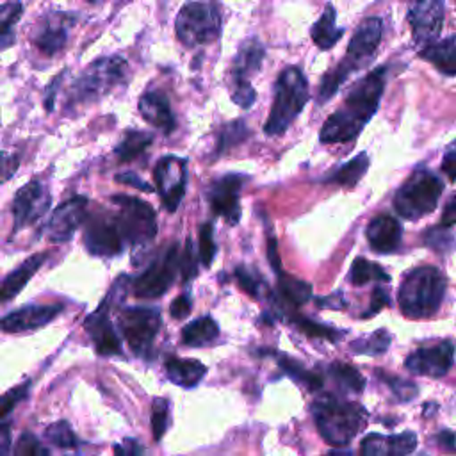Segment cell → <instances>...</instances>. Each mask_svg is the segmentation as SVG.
Returning <instances> with one entry per match:
<instances>
[{
	"instance_id": "obj_1",
	"label": "cell",
	"mask_w": 456,
	"mask_h": 456,
	"mask_svg": "<svg viewBox=\"0 0 456 456\" xmlns=\"http://www.w3.org/2000/svg\"><path fill=\"white\" fill-rule=\"evenodd\" d=\"M385 80L387 68L383 66L372 69L362 80H358L347 93L340 109H337L322 123L319 132L321 142L337 144L349 142L358 137L367 121H370V118L378 110L385 89Z\"/></svg>"
},
{
	"instance_id": "obj_2",
	"label": "cell",
	"mask_w": 456,
	"mask_h": 456,
	"mask_svg": "<svg viewBox=\"0 0 456 456\" xmlns=\"http://www.w3.org/2000/svg\"><path fill=\"white\" fill-rule=\"evenodd\" d=\"M381 30L383 23L379 18H365L358 28L354 30L344 59L328 73H324L319 93H317V102L324 103L331 100L340 86L358 69H362L365 64H369L378 50V45L381 41Z\"/></svg>"
},
{
	"instance_id": "obj_3",
	"label": "cell",
	"mask_w": 456,
	"mask_h": 456,
	"mask_svg": "<svg viewBox=\"0 0 456 456\" xmlns=\"http://www.w3.org/2000/svg\"><path fill=\"white\" fill-rule=\"evenodd\" d=\"M319 435L331 445L349 444L367 424V411L362 404L324 394L312 404Z\"/></svg>"
},
{
	"instance_id": "obj_4",
	"label": "cell",
	"mask_w": 456,
	"mask_h": 456,
	"mask_svg": "<svg viewBox=\"0 0 456 456\" xmlns=\"http://www.w3.org/2000/svg\"><path fill=\"white\" fill-rule=\"evenodd\" d=\"M445 294V278L433 265L410 271L397 292L401 312L411 319H426L438 312Z\"/></svg>"
},
{
	"instance_id": "obj_5",
	"label": "cell",
	"mask_w": 456,
	"mask_h": 456,
	"mask_svg": "<svg viewBox=\"0 0 456 456\" xmlns=\"http://www.w3.org/2000/svg\"><path fill=\"white\" fill-rule=\"evenodd\" d=\"M308 100V82L303 69L297 66L285 68L274 82V98L264 132L267 135H280L287 132Z\"/></svg>"
},
{
	"instance_id": "obj_6",
	"label": "cell",
	"mask_w": 456,
	"mask_h": 456,
	"mask_svg": "<svg viewBox=\"0 0 456 456\" xmlns=\"http://www.w3.org/2000/svg\"><path fill=\"white\" fill-rule=\"evenodd\" d=\"M126 77V61L119 55H105L93 61L73 82L69 103L89 105L112 93Z\"/></svg>"
},
{
	"instance_id": "obj_7",
	"label": "cell",
	"mask_w": 456,
	"mask_h": 456,
	"mask_svg": "<svg viewBox=\"0 0 456 456\" xmlns=\"http://www.w3.org/2000/svg\"><path fill=\"white\" fill-rule=\"evenodd\" d=\"M221 27V11L214 0L183 4L175 21L176 37L189 48L210 45L219 37Z\"/></svg>"
},
{
	"instance_id": "obj_8",
	"label": "cell",
	"mask_w": 456,
	"mask_h": 456,
	"mask_svg": "<svg viewBox=\"0 0 456 456\" xmlns=\"http://www.w3.org/2000/svg\"><path fill=\"white\" fill-rule=\"evenodd\" d=\"M110 201L118 207L114 217L128 246H146L155 239L159 224L157 214L150 203L126 194L112 196Z\"/></svg>"
},
{
	"instance_id": "obj_9",
	"label": "cell",
	"mask_w": 456,
	"mask_h": 456,
	"mask_svg": "<svg viewBox=\"0 0 456 456\" xmlns=\"http://www.w3.org/2000/svg\"><path fill=\"white\" fill-rule=\"evenodd\" d=\"M442 182L426 169H417L395 192L394 208L404 219H419L433 212L442 194Z\"/></svg>"
},
{
	"instance_id": "obj_10",
	"label": "cell",
	"mask_w": 456,
	"mask_h": 456,
	"mask_svg": "<svg viewBox=\"0 0 456 456\" xmlns=\"http://www.w3.org/2000/svg\"><path fill=\"white\" fill-rule=\"evenodd\" d=\"M178 248L180 246L176 242L167 246L139 276L132 280L134 296L142 299H155L167 292L182 264Z\"/></svg>"
},
{
	"instance_id": "obj_11",
	"label": "cell",
	"mask_w": 456,
	"mask_h": 456,
	"mask_svg": "<svg viewBox=\"0 0 456 456\" xmlns=\"http://www.w3.org/2000/svg\"><path fill=\"white\" fill-rule=\"evenodd\" d=\"M118 328L132 351L137 354H146L151 347V342L160 328V312L159 308L148 306H128L123 308L118 315Z\"/></svg>"
},
{
	"instance_id": "obj_12",
	"label": "cell",
	"mask_w": 456,
	"mask_h": 456,
	"mask_svg": "<svg viewBox=\"0 0 456 456\" xmlns=\"http://www.w3.org/2000/svg\"><path fill=\"white\" fill-rule=\"evenodd\" d=\"M84 246L94 256H116L126 242L116 223L114 212H94L86 221Z\"/></svg>"
},
{
	"instance_id": "obj_13",
	"label": "cell",
	"mask_w": 456,
	"mask_h": 456,
	"mask_svg": "<svg viewBox=\"0 0 456 456\" xmlns=\"http://www.w3.org/2000/svg\"><path fill=\"white\" fill-rule=\"evenodd\" d=\"M157 192L167 212H175L187 187V159L178 155H164L157 160L153 169Z\"/></svg>"
},
{
	"instance_id": "obj_14",
	"label": "cell",
	"mask_w": 456,
	"mask_h": 456,
	"mask_svg": "<svg viewBox=\"0 0 456 456\" xmlns=\"http://www.w3.org/2000/svg\"><path fill=\"white\" fill-rule=\"evenodd\" d=\"M246 175L240 173H228L210 182L207 191L208 207L214 216L226 219V223L235 224L240 217V189L246 182Z\"/></svg>"
},
{
	"instance_id": "obj_15",
	"label": "cell",
	"mask_w": 456,
	"mask_h": 456,
	"mask_svg": "<svg viewBox=\"0 0 456 456\" xmlns=\"http://www.w3.org/2000/svg\"><path fill=\"white\" fill-rule=\"evenodd\" d=\"M52 196L41 180H32L18 189L12 200V232L39 221L50 208Z\"/></svg>"
},
{
	"instance_id": "obj_16",
	"label": "cell",
	"mask_w": 456,
	"mask_h": 456,
	"mask_svg": "<svg viewBox=\"0 0 456 456\" xmlns=\"http://www.w3.org/2000/svg\"><path fill=\"white\" fill-rule=\"evenodd\" d=\"M75 23V14L50 11L34 27L30 41L45 55H53L68 43V34Z\"/></svg>"
},
{
	"instance_id": "obj_17",
	"label": "cell",
	"mask_w": 456,
	"mask_h": 456,
	"mask_svg": "<svg viewBox=\"0 0 456 456\" xmlns=\"http://www.w3.org/2000/svg\"><path fill=\"white\" fill-rule=\"evenodd\" d=\"M87 198L73 196L61 203L43 226V233L52 242H66L73 237L77 228L86 223L87 217Z\"/></svg>"
},
{
	"instance_id": "obj_18",
	"label": "cell",
	"mask_w": 456,
	"mask_h": 456,
	"mask_svg": "<svg viewBox=\"0 0 456 456\" xmlns=\"http://www.w3.org/2000/svg\"><path fill=\"white\" fill-rule=\"evenodd\" d=\"M413 39L424 50L433 45L442 30L444 0H413L408 11Z\"/></svg>"
},
{
	"instance_id": "obj_19",
	"label": "cell",
	"mask_w": 456,
	"mask_h": 456,
	"mask_svg": "<svg viewBox=\"0 0 456 456\" xmlns=\"http://www.w3.org/2000/svg\"><path fill=\"white\" fill-rule=\"evenodd\" d=\"M452 358H454L452 342L442 340L435 346L419 347L417 351H413L406 358L404 365L413 374L429 376V378H442L451 369Z\"/></svg>"
},
{
	"instance_id": "obj_20",
	"label": "cell",
	"mask_w": 456,
	"mask_h": 456,
	"mask_svg": "<svg viewBox=\"0 0 456 456\" xmlns=\"http://www.w3.org/2000/svg\"><path fill=\"white\" fill-rule=\"evenodd\" d=\"M84 326L94 342V347L100 354L110 356L121 353V342L114 326L109 319V299L105 297L103 303L84 321Z\"/></svg>"
},
{
	"instance_id": "obj_21",
	"label": "cell",
	"mask_w": 456,
	"mask_h": 456,
	"mask_svg": "<svg viewBox=\"0 0 456 456\" xmlns=\"http://www.w3.org/2000/svg\"><path fill=\"white\" fill-rule=\"evenodd\" d=\"M61 310L62 305H27L7 314L2 319V330L7 333L37 330L55 319Z\"/></svg>"
},
{
	"instance_id": "obj_22",
	"label": "cell",
	"mask_w": 456,
	"mask_h": 456,
	"mask_svg": "<svg viewBox=\"0 0 456 456\" xmlns=\"http://www.w3.org/2000/svg\"><path fill=\"white\" fill-rule=\"evenodd\" d=\"M417 447V436L411 431L385 436L370 433L362 440V456H406Z\"/></svg>"
},
{
	"instance_id": "obj_23",
	"label": "cell",
	"mask_w": 456,
	"mask_h": 456,
	"mask_svg": "<svg viewBox=\"0 0 456 456\" xmlns=\"http://www.w3.org/2000/svg\"><path fill=\"white\" fill-rule=\"evenodd\" d=\"M139 112L141 116L153 125L155 128H159L162 134L169 135L175 126H176V119L171 109V103L167 100V96L162 91H148L139 98Z\"/></svg>"
},
{
	"instance_id": "obj_24",
	"label": "cell",
	"mask_w": 456,
	"mask_h": 456,
	"mask_svg": "<svg viewBox=\"0 0 456 456\" xmlns=\"http://www.w3.org/2000/svg\"><path fill=\"white\" fill-rule=\"evenodd\" d=\"M265 57V48L258 37H248L239 45V50L230 66L228 82H249V77L256 73Z\"/></svg>"
},
{
	"instance_id": "obj_25",
	"label": "cell",
	"mask_w": 456,
	"mask_h": 456,
	"mask_svg": "<svg viewBox=\"0 0 456 456\" xmlns=\"http://www.w3.org/2000/svg\"><path fill=\"white\" fill-rule=\"evenodd\" d=\"M365 235H367L369 246L374 251L390 253V251L397 249V246L401 242L403 228L395 217H392L388 214H381V216H376L374 219H370V223L367 224V230H365Z\"/></svg>"
},
{
	"instance_id": "obj_26",
	"label": "cell",
	"mask_w": 456,
	"mask_h": 456,
	"mask_svg": "<svg viewBox=\"0 0 456 456\" xmlns=\"http://www.w3.org/2000/svg\"><path fill=\"white\" fill-rule=\"evenodd\" d=\"M46 258H48L46 253H36L28 256L25 262H21L14 271H11L2 283V290H0L2 301L7 303L16 294H20V290L27 285V281L36 274V271L45 264Z\"/></svg>"
},
{
	"instance_id": "obj_27",
	"label": "cell",
	"mask_w": 456,
	"mask_h": 456,
	"mask_svg": "<svg viewBox=\"0 0 456 456\" xmlns=\"http://www.w3.org/2000/svg\"><path fill=\"white\" fill-rule=\"evenodd\" d=\"M344 27L337 25V12L331 4H326L321 18L314 23L310 36L312 41L317 48L321 50H330L331 46L337 45V41L342 37Z\"/></svg>"
},
{
	"instance_id": "obj_28",
	"label": "cell",
	"mask_w": 456,
	"mask_h": 456,
	"mask_svg": "<svg viewBox=\"0 0 456 456\" xmlns=\"http://www.w3.org/2000/svg\"><path fill=\"white\" fill-rule=\"evenodd\" d=\"M420 57L429 61L444 75L454 77L456 75V34L426 46L424 50H420Z\"/></svg>"
},
{
	"instance_id": "obj_29",
	"label": "cell",
	"mask_w": 456,
	"mask_h": 456,
	"mask_svg": "<svg viewBox=\"0 0 456 456\" xmlns=\"http://www.w3.org/2000/svg\"><path fill=\"white\" fill-rule=\"evenodd\" d=\"M166 372L175 385L191 388L201 381V378L207 372V367L200 360H182L171 356L166 360Z\"/></svg>"
},
{
	"instance_id": "obj_30",
	"label": "cell",
	"mask_w": 456,
	"mask_h": 456,
	"mask_svg": "<svg viewBox=\"0 0 456 456\" xmlns=\"http://www.w3.org/2000/svg\"><path fill=\"white\" fill-rule=\"evenodd\" d=\"M276 274H278V285H276L278 297L285 305L301 306L312 297V287L306 281L294 278L283 271H278Z\"/></svg>"
},
{
	"instance_id": "obj_31",
	"label": "cell",
	"mask_w": 456,
	"mask_h": 456,
	"mask_svg": "<svg viewBox=\"0 0 456 456\" xmlns=\"http://www.w3.org/2000/svg\"><path fill=\"white\" fill-rule=\"evenodd\" d=\"M369 167V157L367 153H358L356 157H353L349 162L342 164L340 167H337L335 171H331L330 175H326L322 178V182L328 183H337L342 187H353L360 182V178L365 175Z\"/></svg>"
},
{
	"instance_id": "obj_32",
	"label": "cell",
	"mask_w": 456,
	"mask_h": 456,
	"mask_svg": "<svg viewBox=\"0 0 456 456\" xmlns=\"http://www.w3.org/2000/svg\"><path fill=\"white\" fill-rule=\"evenodd\" d=\"M219 335V326L217 322L205 315V317H200L192 322H189L183 330H182V342L185 346H191V347H198V346H207L210 342H214Z\"/></svg>"
},
{
	"instance_id": "obj_33",
	"label": "cell",
	"mask_w": 456,
	"mask_h": 456,
	"mask_svg": "<svg viewBox=\"0 0 456 456\" xmlns=\"http://www.w3.org/2000/svg\"><path fill=\"white\" fill-rule=\"evenodd\" d=\"M153 141V134L142 130H128L125 132L121 142L114 148L119 162H130L137 155H141Z\"/></svg>"
},
{
	"instance_id": "obj_34",
	"label": "cell",
	"mask_w": 456,
	"mask_h": 456,
	"mask_svg": "<svg viewBox=\"0 0 456 456\" xmlns=\"http://www.w3.org/2000/svg\"><path fill=\"white\" fill-rule=\"evenodd\" d=\"M23 12V4L20 0H5L0 9V48L7 50L14 43V25Z\"/></svg>"
},
{
	"instance_id": "obj_35",
	"label": "cell",
	"mask_w": 456,
	"mask_h": 456,
	"mask_svg": "<svg viewBox=\"0 0 456 456\" xmlns=\"http://www.w3.org/2000/svg\"><path fill=\"white\" fill-rule=\"evenodd\" d=\"M331 379L346 392H351V394H360L365 387V379L363 376L358 372V369L347 365V363H342V362H335L330 365L328 369Z\"/></svg>"
},
{
	"instance_id": "obj_36",
	"label": "cell",
	"mask_w": 456,
	"mask_h": 456,
	"mask_svg": "<svg viewBox=\"0 0 456 456\" xmlns=\"http://www.w3.org/2000/svg\"><path fill=\"white\" fill-rule=\"evenodd\" d=\"M390 276L385 273V269L363 256L354 258L351 271H349V281L353 285H365L369 281H388Z\"/></svg>"
},
{
	"instance_id": "obj_37",
	"label": "cell",
	"mask_w": 456,
	"mask_h": 456,
	"mask_svg": "<svg viewBox=\"0 0 456 456\" xmlns=\"http://www.w3.org/2000/svg\"><path fill=\"white\" fill-rule=\"evenodd\" d=\"M278 363H280V367L283 369L285 374H289L292 379H296V381L306 385L310 390H317V388L322 387V378H321L319 374L306 370L299 362L292 360L290 356L280 354Z\"/></svg>"
},
{
	"instance_id": "obj_38",
	"label": "cell",
	"mask_w": 456,
	"mask_h": 456,
	"mask_svg": "<svg viewBox=\"0 0 456 456\" xmlns=\"http://www.w3.org/2000/svg\"><path fill=\"white\" fill-rule=\"evenodd\" d=\"M390 340H392V337H390V333L387 330H378V331H374L370 335L356 338L351 344V349L354 353H360V354L374 356V354L385 353L388 349V346H390Z\"/></svg>"
},
{
	"instance_id": "obj_39",
	"label": "cell",
	"mask_w": 456,
	"mask_h": 456,
	"mask_svg": "<svg viewBox=\"0 0 456 456\" xmlns=\"http://www.w3.org/2000/svg\"><path fill=\"white\" fill-rule=\"evenodd\" d=\"M249 135V128L246 126V123L242 119H235V121H230L226 123L219 135H217V146H216V153L221 155L223 151L237 146L239 142H242L246 137Z\"/></svg>"
},
{
	"instance_id": "obj_40",
	"label": "cell",
	"mask_w": 456,
	"mask_h": 456,
	"mask_svg": "<svg viewBox=\"0 0 456 456\" xmlns=\"http://www.w3.org/2000/svg\"><path fill=\"white\" fill-rule=\"evenodd\" d=\"M235 280L239 287L255 299H260L265 292V281L262 280V276L246 265L235 267Z\"/></svg>"
},
{
	"instance_id": "obj_41",
	"label": "cell",
	"mask_w": 456,
	"mask_h": 456,
	"mask_svg": "<svg viewBox=\"0 0 456 456\" xmlns=\"http://www.w3.org/2000/svg\"><path fill=\"white\" fill-rule=\"evenodd\" d=\"M292 324L303 331L305 335L308 337H314V338H326L330 342H337L340 337H344V331H338L331 326H326V324H319L315 321H310V319H305V317H292L290 319Z\"/></svg>"
},
{
	"instance_id": "obj_42",
	"label": "cell",
	"mask_w": 456,
	"mask_h": 456,
	"mask_svg": "<svg viewBox=\"0 0 456 456\" xmlns=\"http://www.w3.org/2000/svg\"><path fill=\"white\" fill-rule=\"evenodd\" d=\"M45 436L57 447L61 449H75L78 445V440L71 429V426L66 420L53 422L46 428Z\"/></svg>"
},
{
	"instance_id": "obj_43",
	"label": "cell",
	"mask_w": 456,
	"mask_h": 456,
	"mask_svg": "<svg viewBox=\"0 0 456 456\" xmlns=\"http://www.w3.org/2000/svg\"><path fill=\"white\" fill-rule=\"evenodd\" d=\"M9 456H50L48 449L39 442V438L28 431L21 433Z\"/></svg>"
},
{
	"instance_id": "obj_44",
	"label": "cell",
	"mask_w": 456,
	"mask_h": 456,
	"mask_svg": "<svg viewBox=\"0 0 456 456\" xmlns=\"http://www.w3.org/2000/svg\"><path fill=\"white\" fill-rule=\"evenodd\" d=\"M169 424V401L166 397H157L151 406V431L153 438L159 442Z\"/></svg>"
},
{
	"instance_id": "obj_45",
	"label": "cell",
	"mask_w": 456,
	"mask_h": 456,
	"mask_svg": "<svg viewBox=\"0 0 456 456\" xmlns=\"http://www.w3.org/2000/svg\"><path fill=\"white\" fill-rule=\"evenodd\" d=\"M200 260L205 267H210L214 256H216V242H214V226L212 223H203L200 226Z\"/></svg>"
},
{
	"instance_id": "obj_46",
	"label": "cell",
	"mask_w": 456,
	"mask_h": 456,
	"mask_svg": "<svg viewBox=\"0 0 456 456\" xmlns=\"http://www.w3.org/2000/svg\"><path fill=\"white\" fill-rule=\"evenodd\" d=\"M378 376L390 387V390H392V392L395 394V397L401 399V401H411V399L419 394L415 383H411V381H406V379L397 378V376L383 374L381 370H378Z\"/></svg>"
},
{
	"instance_id": "obj_47",
	"label": "cell",
	"mask_w": 456,
	"mask_h": 456,
	"mask_svg": "<svg viewBox=\"0 0 456 456\" xmlns=\"http://www.w3.org/2000/svg\"><path fill=\"white\" fill-rule=\"evenodd\" d=\"M230 84V96L232 102L242 109H249L256 100V91L253 89L251 82H228Z\"/></svg>"
},
{
	"instance_id": "obj_48",
	"label": "cell",
	"mask_w": 456,
	"mask_h": 456,
	"mask_svg": "<svg viewBox=\"0 0 456 456\" xmlns=\"http://www.w3.org/2000/svg\"><path fill=\"white\" fill-rule=\"evenodd\" d=\"M28 381L27 383H23L21 387H16V388H12V390H9L7 394H4V397H2V404H0V415L2 417H5L21 399H25L27 397V392H28Z\"/></svg>"
},
{
	"instance_id": "obj_49",
	"label": "cell",
	"mask_w": 456,
	"mask_h": 456,
	"mask_svg": "<svg viewBox=\"0 0 456 456\" xmlns=\"http://www.w3.org/2000/svg\"><path fill=\"white\" fill-rule=\"evenodd\" d=\"M180 271H182L183 281H191L196 276L198 267H196V256H194V249H192V240L191 239L185 242V251L182 255Z\"/></svg>"
},
{
	"instance_id": "obj_50",
	"label": "cell",
	"mask_w": 456,
	"mask_h": 456,
	"mask_svg": "<svg viewBox=\"0 0 456 456\" xmlns=\"http://www.w3.org/2000/svg\"><path fill=\"white\" fill-rule=\"evenodd\" d=\"M191 308H192V303H191V296L189 294H182L178 296L171 306H169V314L175 317V319H183L191 314Z\"/></svg>"
},
{
	"instance_id": "obj_51",
	"label": "cell",
	"mask_w": 456,
	"mask_h": 456,
	"mask_svg": "<svg viewBox=\"0 0 456 456\" xmlns=\"http://www.w3.org/2000/svg\"><path fill=\"white\" fill-rule=\"evenodd\" d=\"M116 182H118V183H125V185H130V187H135V189H139V191H144V192H153V187H151L150 183L142 182V180H141V178H139L135 173H130V171L116 175Z\"/></svg>"
},
{
	"instance_id": "obj_52",
	"label": "cell",
	"mask_w": 456,
	"mask_h": 456,
	"mask_svg": "<svg viewBox=\"0 0 456 456\" xmlns=\"http://www.w3.org/2000/svg\"><path fill=\"white\" fill-rule=\"evenodd\" d=\"M390 301H388V294L381 289V287H376L372 290V297H370V308L365 312V315H374L378 314L383 306H387Z\"/></svg>"
},
{
	"instance_id": "obj_53",
	"label": "cell",
	"mask_w": 456,
	"mask_h": 456,
	"mask_svg": "<svg viewBox=\"0 0 456 456\" xmlns=\"http://www.w3.org/2000/svg\"><path fill=\"white\" fill-rule=\"evenodd\" d=\"M62 75H64V71H62L61 75L53 77V80H52V82L46 86V89H45V96H43V102H45V107H46V110H48V112H52V110H53L55 93H57V89H59V86H61V82H62Z\"/></svg>"
},
{
	"instance_id": "obj_54",
	"label": "cell",
	"mask_w": 456,
	"mask_h": 456,
	"mask_svg": "<svg viewBox=\"0 0 456 456\" xmlns=\"http://www.w3.org/2000/svg\"><path fill=\"white\" fill-rule=\"evenodd\" d=\"M142 447L135 440H125V444L114 445V456H141Z\"/></svg>"
},
{
	"instance_id": "obj_55",
	"label": "cell",
	"mask_w": 456,
	"mask_h": 456,
	"mask_svg": "<svg viewBox=\"0 0 456 456\" xmlns=\"http://www.w3.org/2000/svg\"><path fill=\"white\" fill-rule=\"evenodd\" d=\"M319 306L322 308H344L346 301H344V294L342 292H333L328 297H317L315 299Z\"/></svg>"
},
{
	"instance_id": "obj_56",
	"label": "cell",
	"mask_w": 456,
	"mask_h": 456,
	"mask_svg": "<svg viewBox=\"0 0 456 456\" xmlns=\"http://www.w3.org/2000/svg\"><path fill=\"white\" fill-rule=\"evenodd\" d=\"M436 442L442 449L456 454V433L452 431H440L436 436Z\"/></svg>"
},
{
	"instance_id": "obj_57",
	"label": "cell",
	"mask_w": 456,
	"mask_h": 456,
	"mask_svg": "<svg viewBox=\"0 0 456 456\" xmlns=\"http://www.w3.org/2000/svg\"><path fill=\"white\" fill-rule=\"evenodd\" d=\"M442 171L449 176V180H456V150L445 153L442 160Z\"/></svg>"
},
{
	"instance_id": "obj_58",
	"label": "cell",
	"mask_w": 456,
	"mask_h": 456,
	"mask_svg": "<svg viewBox=\"0 0 456 456\" xmlns=\"http://www.w3.org/2000/svg\"><path fill=\"white\" fill-rule=\"evenodd\" d=\"M456 223V196L445 205V210L442 214V219H440V224L444 228H449Z\"/></svg>"
},
{
	"instance_id": "obj_59",
	"label": "cell",
	"mask_w": 456,
	"mask_h": 456,
	"mask_svg": "<svg viewBox=\"0 0 456 456\" xmlns=\"http://www.w3.org/2000/svg\"><path fill=\"white\" fill-rule=\"evenodd\" d=\"M9 449H11V431H9V424H2L0 456H9Z\"/></svg>"
},
{
	"instance_id": "obj_60",
	"label": "cell",
	"mask_w": 456,
	"mask_h": 456,
	"mask_svg": "<svg viewBox=\"0 0 456 456\" xmlns=\"http://www.w3.org/2000/svg\"><path fill=\"white\" fill-rule=\"evenodd\" d=\"M18 167V159L14 155L4 153V180H9L12 171H16Z\"/></svg>"
},
{
	"instance_id": "obj_61",
	"label": "cell",
	"mask_w": 456,
	"mask_h": 456,
	"mask_svg": "<svg viewBox=\"0 0 456 456\" xmlns=\"http://www.w3.org/2000/svg\"><path fill=\"white\" fill-rule=\"evenodd\" d=\"M324 456H353L351 451H342V449H335V451H330L326 452Z\"/></svg>"
},
{
	"instance_id": "obj_62",
	"label": "cell",
	"mask_w": 456,
	"mask_h": 456,
	"mask_svg": "<svg viewBox=\"0 0 456 456\" xmlns=\"http://www.w3.org/2000/svg\"><path fill=\"white\" fill-rule=\"evenodd\" d=\"M84 2H87V4H102L103 0H84Z\"/></svg>"
}]
</instances>
